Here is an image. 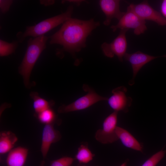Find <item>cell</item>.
<instances>
[{
	"mask_svg": "<svg viewBox=\"0 0 166 166\" xmlns=\"http://www.w3.org/2000/svg\"><path fill=\"white\" fill-rule=\"evenodd\" d=\"M78 166H86L85 165H79Z\"/></svg>",
	"mask_w": 166,
	"mask_h": 166,
	"instance_id": "cell-28",
	"label": "cell"
},
{
	"mask_svg": "<svg viewBox=\"0 0 166 166\" xmlns=\"http://www.w3.org/2000/svg\"><path fill=\"white\" fill-rule=\"evenodd\" d=\"M54 124H45L43 129L41 151L44 158L46 157L51 144L61 138L60 132L54 128Z\"/></svg>",
	"mask_w": 166,
	"mask_h": 166,
	"instance_id": "cell-11",
	"label": "cell"
},
{
	"mask_svg": "<svg viewBox=\"0 0 166 166\" xmlns=\"http://www.w3.org/2000/svg\"><path fill=\"white\" fill-rule=\"evenodd\" d=\"M30 96L33 101V107L35 114L38 113L51 108L54 104L53 101H48L40 97L37 92H31Z\"/></svg>",
	"mask_w": 166,
	"mask_h": 166,
	"instance_id": "cell-16",
	"label": "cell"
},
{
	"mask_svg": "<svg viewBox=\"0 0 166 166\" xmlns=\"http://www.w3.org/2000/svg\"><path fill=\"white\" fill-rule=\"evenodd\" d=\"M116 132L119 140H121L125 147L142 152H143V145L126 130L117 126Z\"/></svg>",
	"mask_w": 166,
	"mask_h": 166,
	"instance_id": "cell-13",
	"label": "cell"
},
{
	"mask_svg": "<svg viewBox=\"0 0 166 166\" xmlns=\"http://www.w3.org/2000/svg\"><path fill=\"white\" fill-rule=\"evenodd\" d=\"M49 38L43 35L31 38L28 41L26 53L18 68L19 73L22 76L27 88L30 86V78L32 71L41 54L46 48Z\"/></svg>",
	"mask_w": 166,
	"mask_h": 166,
	"instance_id": "cell-2",
	"label": "cell"
},
{
	"mask_svg": "<svg viewBox=\"0 0 166 166\" xmlns=\"http://www.w3.org/2000/svg\"><path fill=\"white\" fill-rule=\"evenodd\" d=\"M161 10L163 16L166 18V0H164L162 3Z\"/></svg>",
	"mask_w": 166,
	"mask_h": 166,
	"instance_id": "cell-23",
	"label": "cell"
},
{
	"mask_svg": "<svg viewBox=\"0 0 166 166\" xmlns=\"http://www.w3.org/2000/svg\"><path fill=\"white\" fill-rule=\"evenodd\" d=\"M73 10L72 6H69L64 13L42 21L35 25L27 26L23 33L20 32L16 34L18 41L22 43L28 36L35 38L44 35L71 18Z\"/></svg>",
	"mask_w": 166,
	"mask_h": 166,
	"instance_id": "cell-3",
	"label": "cell"
},
{
	"mask_svg": "<svg viewBox=\"0 0 166 166\" xmlns=\"http://www.w3.org/2000/svg\"><path fill=\"white\" fill-rule=\"evenodd\" d=\"M118 112L114 111L104 120L102 128L97 131L95 138L103 144H111L119 140L116 132Z\"/></svg>",
	"mask_w": 166,
	"mask_h": 166,
	"instance_id": "cell-6",
	"label": "cell"
},
{
	"mask_svg": "<svg viewBox=\"0 0 166 166\" xmlns=\"http://www.w3.org/2000/svg\"><path fill=\"white\" fill-rule=\"evenodd\" d=\"M38 120L41 123L46 124L54 123L56 115L51 108L35 114Z\"/></svg>",
	"mask_w": 166,
	"mask_h": 166,
	"instance_id": "cell-18",
	"label": "cell"
},
{
	"mask_svg": "<svg viewBox=\"0 0 166 166\" xmlns=\"http://www.w3.org/2000/svg\"><path fill=\"white\" fill-rule=\"evenodd\" d=\"M75 160L71 157H63L52 161L50 166H71Z\"/></svg>",
	"mask_w": 166,
	"mask_h": 166,
	"instance_id": "cell-21",
	"label": "cell"
},
{
	"mask_svg": "<svg viewBox=\"0 0 166 166\" xmlns=\"http://www.w3.org/2000/svg\"><path fill=\"white\" fill-rule=\"evenodd\" d=\"M83 1L82 0H66L62 1V3H63L65 2H68L74 3L76 4L77 5H80V4Z\"/></svg>",
	"mask_w": 166,
	"mask_h": 166,
	"instance_id": "cell-25",
	"label": "cell"
},
{
	"mask_svg": "<svg viewBox=\"0 0 166 166\" xmlns=\"http://www.w3.org/2000/svg\"><path fill=\"white\" fill-rule=\"evenodd\" d=\"M18 41L8 42L2 39L0 40V56L1 57L9 55L14 53L18 45Z\"/></svg>",
	"mask_w": 166,
	"mask_h": 166,
	"instance_id": "cell-19",
	"label": "cell"
},
{
	"mask_svg": "<svg viewBox=\"0 0 166 166\" xmlns=\"http://www.w3.org/2000/svg\"><path fill=\"white\" fill-rule=\"evenodd\" d=\"M127 161H125L120 166H127Z\"/></svg>",
	"mask_w": 166,
	"mask_h": 166,
	"instance_id": "cell-26",
	"label": "cell"
},
{
	"mask_svg": "<svg viewBox=\"0 0 166 166\" xmlns=\"http://www.w3.org/2000/svg\"><path fill=\"white\" fill-rule=\"evenodd\" d=\"M110 28L114 32L118 29H133L134 33L136 35L144 33L147 29L145 21L140 18L131 10L129 6L127 7V11L125 12L117 24L112 26Z\"/></svg>",
	"mask_w": 166,
	"mask_h": 166,
	"instance_id": "cell-5",
	"label": "cell"
},
{
	"mask_svg": "<svg viewBox=\"0 0 166 166\" xmlns=\"http://www.w3.org/2000/svg\"><path fill=\"white\" fill-rule=\"evenodd\" d=\"M13 2V0H0V11L3 14H5L9 10L10 7Z\"/></svg>",
	"mask_w": 166,
	"mask_h": 166,
	"instance_id": "cell-22",
	"label": "cell"
},
{
	"mask_svg": "<svg viewBox=\"0 0 166 166\" xmlns=\"http://www.w3.org/2000/svg\"><path fill=\"white\" fill-rule=\"evenodd\" d=\"M40 3L41 4L45 6H48L53 4L55 2L54 0H40Z\"/></svg>",
	"mask_w": 166,
	"mask_h": 166,
	"instance_id": "cell-24",
	"label": "cell"
},
{
	"mask_svg": "<svg viewBox=\"0 0 166 166\" xmlns=\"http://www.w3.org/2000/svg\"><path fill=\"white\" fill-rule=\"evenodd\" d=\"M166 153V150L160 151L148 159L141 166H156L164 158Z\"/></svg>",
	"mask_w": 166,
	"mask_h": 166,
	"instance_id": "cell-20",
	"label": "cell"
},
{
	"mask_svg": "<svg viewBox=\"0 0 166 166\" xmlns=\"http://www.w3.org/2000/svg\"><path fill=\"white\" fill-rule=\"evenodd\" d=\"M128 29L121 30L118 36L110 43L104 42L101 48L104 55L106 57L112 58L116 56L121 62L125 54L127 48L126 34Z\"/></svg>",
	"mask_w": 166,
	"mask_h": 166,
	"instance_id": "cell-7",
	"label": "cell"
},
{
	"mask_svg": "<svg viewBox=\"0 0 166 166\" xmlns=\"http://www.w3.org/2000/svg\"><path fill=\"white\" fill-rule=\"evenodd\" d=\"M129 6L142 19L153 21L159 26H166V18L152 7L148 1L137 4H130Z\"/></svg>",
	"mask_w": 166,
	"mask_h": 166,
	"instance_id": "cell-8",
	"label": "cell"
},
{
	"mask_svg": "<svg viewBox=\"0 0 166 166\" xmlns=\"http://www.w3.org/2000/svg\"><path fill=\"white\" fill-rule=\"evenodd\" d=\"M127 88L123 86L114 88L112 90V95L107 101L109 106L114 111H122L124 113L128 112V108L132 105V98L126 95Z\"/></svg>",
	"mask_w": 166,
	"mask_h": 166,
	"instance_id": "cell-9",
	"label": "cell"
},
{
	"mask_svg": "<svg viewBox=\"0 0 166 166\" xmlns=\"http://www.w3.org/2000/svg\"><path fill=\"white\" fill-rule=\"evenodd\" d=\"M120 1L118 0H101L99 1L101 8L106 16L103 22L106 26L110 25L114 18L119 21L125 12L121 11L120 9Z\"/></svg>",
	"mask_w": 166,
	"mask_h": 166,
	"instance_id": "cell-12",
	"label": "cell"
},
{
	"mask_svg": "<svg viewBox=\"0 0 166 166\" xmlns=\"http://www.w3.org/2000/svg\"><path fill=\"white\" fill-rule=\"evenodd\" d=\"M18 140L17 137L10 131H3L0 133V153L9 152L13 149Z\"/></svg>",
	"mask_w": 166,
	"mask_h": 166,
	"instance_id": "cell-15",
	"label": "cell"
},
{
	"mask_svg": "<svg viewBox=\"0 0 166 166\" xmlns=\"http://www.w3.org/2000/svg\"><path fill=\"white\" fill-rule=\"evenodd\" d=\"M99 25V22L93 19L82 20L71 18L62 24L57 31L49 37V44L60 45L63 47L60 50L74 55L86 46L87 37Z\"/></svg>",
	"mask_w": 166,
	"mask_h": 166,
	"instance_id": "cell-1",
	"label": "cell"
},
{
	"mask_svg": "<svg viewBox=\"0 0 166 166\" xmlns=\"http://www.w3.org/2000/svg\"><path fill=\"white\" fill-rule=\"evenodd\" d=\"M28 150L18 147L13 148L8 153L6 159L7 166H24L26 162Z\"/></svg>",
	"mask_w": 166,
	"mask_h": 166,
	"instance_id": "cell-14",
	"label": "cell"
},
{
	"mask_svg": "<svg viewBox=\"0 0 166 166\" xmlns=\"http://www.w3.org/2000/svg\"><path fill=\"white\" fill-rule=\"evenodd\" d=\"M83 88L87 94L68 105H62L58 109L59 113H65L85 109L101 101H107L108 98L98 94L92 89L85 85Z\"/></svg>",
	"mask_w": 166,
	"mask_h": 166,
	"instance_id": "cell-4",
	"label": "cell"
},
{
	"mask_svg": "<svg viewBox=\"0 0 166 166\" xmlns=\"http://www.w3.org/2000/svg\"><path fill=\"white\" fill-rule=\"evenodd\" d=\"M44 162H43L41 164V165H40V166H44Z\"/></svg>",
	"mask_w": 166,
	"mask_h": 166,
	"instance_id": "cell-27",
	"label": "cell"
},
{
	"mask_svg": "<svg viewBox=\"0 0 166 166\" xmlns=\"http://www.w3.org/2000/svg\"><path fill=\"white\" fill-rule=\"evenodd\" d=\"M95 156L89 148L87 145L82 144L78 148L74 158L80 164H85L92 160Z\"/></svg>",
	"mask_w": 166,
	"mask_h": 166,
	"instance_id": "cell-17",
	"label": "cell"
},
{
	"mask_svg": "<svg viewBox=\"0 0 166 166\" xmlns=\"http://www.w3.org/2000/svg\"><path fill=\"white\" fill-rule=\"evenodd\" d=\"M161 57H166V55L154 56L140 51L132 53H126L124 56V58L125 61L130 63L133 72L132 77L128 81V85L132 86L134 84L136 76L139 70L144 65L155 59Z\"/></svg>",
	"mask_w": 166,
	"mask_h": 166,
	"instance_id": "cell-10",
	"label": "cell"
}]
</instances>
